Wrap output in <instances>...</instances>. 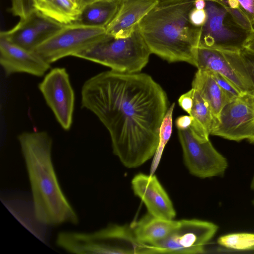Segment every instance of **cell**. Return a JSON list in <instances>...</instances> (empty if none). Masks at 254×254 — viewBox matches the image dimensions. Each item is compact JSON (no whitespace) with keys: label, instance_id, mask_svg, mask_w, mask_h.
Returning a JSON list of instances; mask_svg holds the SVG:
<instances>
[{"label":"cell","instance_id":"cell-3","mask_svg":"<svg viewBox=\"0 0 254 254\" xmlns=\"http://www.w3.org/2000/svg\"><path fill=\"white\" fill-rule=\"evenodd\" d=\"M193 7L194 0H166L142 18L138 27L151 54L169 63L194 65L201 27L190 20Z\"/></svg>","mask_w":254,"mask_h":254},{"label":"cell","instance_id":"cell-7","mask_svg":"<svg viewBox=\"0 0 254 254\" xmlns=\"http://www.w3.org/2000/svg\"><path fill=\"white\" fill-rule=\"evenodd\" d=\"M105 28L76 23L64 25L33 51L49 64L67 57H75L99 41Z\"/></svg>","mask_w":254,"mask_h":254},{"label":"cell","instance_id":"cell-23","mask_svg":"<svg viewBox=\"0 0 254 254\" xmlns=\"http://www.w3.org/2000/svg\"><path fill=\"white\" fill-rule=\"evenodd\" d=\"M217 243L224 247L235 250H253L254 233H236L220 237Z\"/></svg>","mask_w":254,"mask_h":254},{"label":"cell","instance_id":"cell-28","mask_svg":"<svg viewBox=\"0 0 254 254\" xmlns=\"http://www.w3.org/2000/svg\"><path fill=\"white\" fill-rule=\"evenodd\" d=\"M193 89L182 95L179 100L180 106L187 113L190 114L193 105Z\"/></svg>","mask_w":254,"mask_h":254},{"label":"cell","instance_id":"cell-25","mask_svg":"<svg viewBox=\"0 0 254 254\" xmlns=\"http://www.w3.org/2000/svg\"><path fill=\"white\" fill-rule=\"evenodd\" d=\"M34 9L32 0H11L10 11L14 16L24 18Z\"/></svg>","mask_w":254,"mask_h":254},{"label":"cell","instance_id":"cell-34","mask_svg":"<svg viewBox=\"0 0 254 254\" xmlns=\"http://www.w3.org/2000/svg\"><path fill=\"white\" fill-rule=\"evenodd\" d=\"M251 189L254 191V175L253 176V179H252V180L251 181ZM253 203L254 204V199H253Z\"/></svg>","mask_w":254,"mask_h":254},{"label":"cell","instance_id":"cell-27","mask_svg":"<svg viewBox=\"0 0 254 254\" xmlns=\"http://www.w3.org/2000/svg\"><path fill=\"white\" fill-rule=\"evenodd\" d=\"M189 19L192 25L201 27L206 22L207 14L204 9H197L193 7L190 12Z\"/></svg>","mask_w":254,"mask_h":254},{"label":"cell","instance_id":"cell-29","mask_svg":"<svg viewBox=\"0 0 254 254\" xmlns=\"http://www.w3.org/2000/svg\"><path fill=\"white\" fill-rule=\"evenodd\" d=\"M241 9L251 24L254 25V0H238Z\"/></svg>","mask_w":254,"mask_h":254},{"label":"cell","instance_id":"cell-6","mask_svg":"<svg viewBox=\"0 0 254 254\" xmlns=\"http://www.w3.org/2000/svg\"><path fill=\"white\" fill-rule=\"evenodd\" d=\"M205 0L207 19L201 27L198 47L224 52L241 51L250 31L239 26L218 0Z\"/></svg>","mask_w":254,"mask_h":254},{"label":"cell","instance_id":"cell-36","mask_svg":"<svg viewBox=\"0 0 254 254\" xmlns=\"http://www.w3.org/2000/svg\"><path fill=\"white\" fill-rule=\"evenodd\" d=\"M159 1H164V0H158Z\"/></svg>","mask_w":254,"mask_h":254},{"label":"cell","instance_id":"cell-26","mask_svg":"<svg viewBox=\"0 0 254 254\" xmlns=\"http://www.w3.org/2000/svg\"><path fill=\"white\" fill-rule=\"evenodd\" d=\"M240 55L246 73L254 90V53L243 49Z\"/></svg>","mask_w":254,"mask_h":254},{"label":"cell","instance_id":"cell-14","mask_svg":"<svg viewBox=\"0 0 254 254\" xmlns=\"http://www.w3.org/2000/svg\"><path fill=\"white\" fill-rule=\"evenodd\" d=\"M134 193L145 205L149 213L167 220H173L176 211L167 193L156 176L139 173L132 178Z\"/></svg>","mask_w":254,"mask_h":254},{"label":"cell","instance_id":"cell-33","mask_svg":"<svg viewBox=\"0 0 254 254\" xmlns=\"http://www.w3.org/2000/svg\"><path fill=\"white\" fill-rule=\"evenodd\" d=\"M206 6L205 0H194V7L197 9H204Z\"/></svg>","mask_w":254,"mask_h":254},{"label":"cell","instance_id":"cell-8","mask_svg":"<svg viewBox=\"0 0 254 254\" xmlns=\"http://www.w3.org/2000/svg\"><path fill=\"white\" fill-rule=\"evenodd\" d=\"M218 226L198 219L178 221L175 228L164 239L148 245V254H198L214 236Z\"/></svg>","mask_w":254,"mask_h":254},{"label":"cell","instance_id":"cell-9","mask_svg":"<svg viewBox=\"0 0 254 254\" xmlns=\"http://www.w3.org/2000/svg\"><path fill=\"white\" fill-rule=\"evenodd\" d=\"M210 134L254 143V92L243 93L225 105L214 121Z\"/></svg>","mask_w":254,"mask_h":254},{"label":"cell","instance_id":"cell-30","mask_svg":"<svg viewBox=\"0 0 254 254\" xmlns=\"http://www.w3.org/2000/svg\"><path fill=\"white\" fill-rule=\"evenodd\" d=\"M192 121L190 115H184L178 117L175 121V125L178 129H185L190 127Z\"/></svg>","mask_w":254,"mask_h":254},{"label":"cell","instance_id":"cell-18","mask_svg":"<svg viewBox=\"0 0 254 254\" xmlns=\"http://www.w3.org/2000/svg\"><path fill=\"white\" fill-rule=\"evenodd\" d=\"M191 86L208 103L214 121L218 119L223 108L231 101L218 85L211 72L198 69L194 76Z\"/></svg>","mask_w":254,"mask_h":254},{"label":"cell","instance_id":"cell-19","mask_svg":"<svg viewBox=\"0 0 254 254\" xmlns=\"http://www.w3.org/2000/svg\"><path fill=\"white\" fill-rule=\"evenodd\" d=\"M124 0H96L85 6L73 23L106 28L115 18Z\"/></svg>","mask_w":254,"mask_h":254},{"label":"cell","instance_id":"cell-15","mask_svg":"<svg viewBox=\"0 0 254 254\" xmlns=\"http://www.w3.org/2000/svg\"><path fill=\"white\" fill-rule=\"evenodd\" d=\"M0 64L7 76L25 73L42 76L51 64L34 51L26 50L0 37Z\"/></svg>","mask_w":254,"mask_h":254},{"label":"cell","instance_id":"cell-35","mask_svg":"<svg viewBox=\"0 0 254 254\" xmlns=\"http://www.w3.org/2000/svg\"><path fill=\"white\" fill-rule=\"evenodd\" d=\"M71 0L76 4L75 0Z\"/></svg>","mask_w":254,"mask_h":254},{"label":"cell","instance_id":"cell-21","mask_svg":"<svg viewBox=\"0 0 254 254\" xmlns=\"http://www.w3.org/2000/svg\"><path fill=\"white\" fill-rule=\"evenodd\" d=\"M35 9L63 25L74 23L80 10L71 0H32Z\"/></svg>","mask_w":254,"mask_h":254},{"label":"cell","instance_id":"cell-11","mask_svg":"<svg viewBox=\"0 0 254 254\" xmlns=\"http://www.w3.org/2000/svg\"><path fill=\"white\" fill-rule=\"evenodd\" d=\"M38 87L59 124L64 130H69L73 122L75 96L66 69H52Z\"/></svg>","mask_w":254,"mask_h":254},{"label":"cell","instance_id":"cell-31","mask_svg":"<svg viewBox=\"0 0 254 254\" xmlns=\"http://www.w3.org/2000/svg\"><path fill=\"white\" fill-rule=\"evenodd\" d=\"M244 49L254 53V28L249 32Z\"/></svg>","mask_w":254,"mask_h":254},{"label":"cell","instance_id":"cell-32","mask_svg":"<svg viewBox=\"0 0 254 254\" xmlns=\"http://www.w3.org/2000/svg\"><path fill=\"white\" fill-rule=\"evenodd\" d=\"M76 4L78 9L81 10L87 5L96 1V0H75Z\"/></svg>","mask_w":254,"mask_h":254},{"label":"cell","instance_id":"cell-24","mask_svg":"<svg viewBox=\"0 0 254 254\" xmlns=\"http://www.w3.org/2000/svg\"><path fill=\"white\" fill-rule=\"evenodd\" d=\"M210 72L218 85L225 92L231 101L243 94L234 84L223 75L217 72Z\"/></svg>","mask_w":254,"mask_h":254},{"label":"cell","instance_id":"cell-12","mask_svg":"<svg viewBox=\"0 0 254 254\" xmlns=\"http://www.w3.org/2000/svg\"><path fill=\"white\" fill-rule=\"evenodd\" d=\"M194 66L199 70L220 74L234 84L242 93L254 92L240 52L198 47L195 52Z\"/></svg>","mask_w":254,"mask_h":254},{"label":"cell","instance_id":"cell-1","mask_svg":"<svg viewBox=\"0 0 254 254\" xmlns=\"http://www.w3.org/2000/svg\"><path fill=\"white\" fill-rule=\"evenodd\" d=\"M81 106L107 129L113 153L126 167H138L153 157L169 107L165 91L151 76L98 73L83 84Z\"/></svg>","mask_w":254,"mask_h":254},{"label":"cell","instance_id":"cell-37","mask_svg":"<svg viewBox=\"0 0 254 254\" xmlns=\"http://www.w3.org/2000/svg\"><path fill=\"white\" fill-rule=\"evenodd\" d=\"M253 250L254 251V249H253Z\"/></svg>","mask_w":254,"mask_h":254},{"label":"cell","instance_id":"cell-16","mask_svg":"<svg viewBox=\"0 0 254 254\" xmlns=\"http://www.w3.org/2000/svg\"><path fill=\"white\" fill-rule=\"evenodd\" d=\"M158 2V0H124L117 15L106 27V33L118 38L130 36Z\"/></svg>","mask_w":254,"mask_h":254},{"label":"cell","instance_id":"cell-17","mask_svg":"<svg viewBox=\"0 0 254 254\" xmlns=\"http://www.w3.org/2000/svg\"><path fill=\"white\" fill-rule=\"evenodd\" d=\"M177 223L178 221L160 218L148 213L129 225L140 243L153 245L166 238Z\"/></svg>","mask_w":254,"mask_h":254},{"label":"cell","instance_id":"cell-2","mask_svg":"<svg viewBox=\"0 0 254 254\" xmlns=\"http://www.w3.org/2000/svg\"><path fill=\"white\" fill-rule=\"evenodd\" d=\"M30 185L36 220L45 226L77 225L79 217L59 181L52 157L53 140L45 131L17 137Z\"/></svg>","mask_w":254,"mask_h":254},{"label":"cell","instance_id":"cell-10","mask_svg":"<svg viewBox=\"0 0 254 254\" xmlns=\"http://www.w3.org/2000/svg\"><path fill=\"white\" fill-rule=\"evenodd\" d=\"M178 130L185 164L190 173L202 179L223 176L228 166L227 160L210 140L199 141L190 128Z\"/></svg>","mask_w":254,"mask_h":254},{"label":"cell","instance_id":"cell-4","mask_svg":"<svg viewBox=\"0 0 254 254\" xmlns=\"http://www.w3.org/2000/svg\"><path fill=\"white\" fill-rule=\"evenodd\" d=\"M56 244L76 254H143L148 249V245L136 239L130 225L116 224L92 232L61 231Z\"/></svg>","mask_w":254,"mask_h":254},{"label":"cell","instance_id":"cell-22","mask_svg":"<svg viewBox=\"0 0 254 254\" xmlns=\"http://www.w3.org/2000/svg\"><path fill=\"white\" fill-rule=\"evenodd\" d=\"M175 106V103H173L169 107L161 124L159 132V143L153 157L150 171V175H153L157 169L164 148L171 137L172 133L173 113Z\"/></svg>","mask_w":254,"mask_h":254},{"label":"cell","instance_id":"cell-13","mask_svg":"<svg viewBox=\"0 0 254 254\" xmlns=\"http://www.w3.org/2000/svg\"><path fill=\"white\" fill-rule=\"evenodd\" d=\"M64 26L34 9L25 17L20 18L12 29L0 32V37L26 50L33 51Z\"/></svg>","mask_w":254,"mask_h":254},{"label":"cell","instance_id":"cell-5","mask_svg":"<svg viewBox=\"0 0 254 254\" xmlns=\"http://www.w3.org/2000/svg\"><path fill=\"white\" fill-rule=\"evenodd\" d=\"M151 54L139 27L129 37L118 38L106 34L93 46L75 57L107 66L116 71L139 72Z\"/></svg>","mask_w":254,"mask_h":254},{"label":"cell","instance_id":"cell-20","mask_svg":"<svg viewBox=\"0 0 254 254\" xmlns=\"http://www.w3.org/2000/svg\"><path fill=\"white\" fill-rule=\"evenodd\" d=\"M192 97L193 105L189 114L192 121L189 128L196 139L206 141L209 140L214 117L208 103L194 89Z\"/></svg>","mask_w":254,"mask_h":254}]
</instances>
